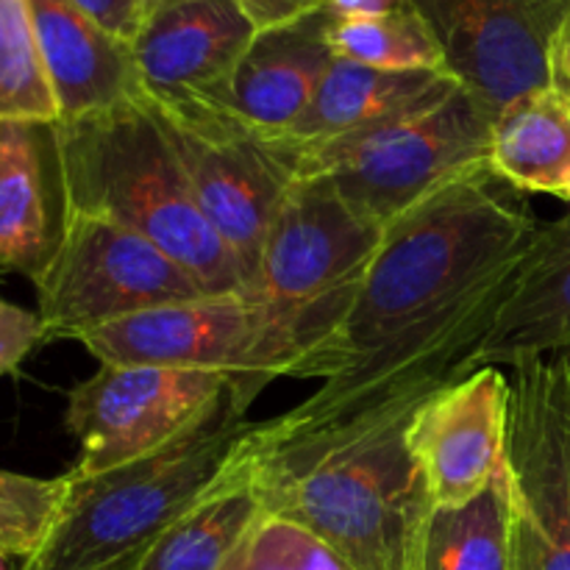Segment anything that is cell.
<instances>
[{"label":"cell","mask_w":570,"mask_h":570,"mask_svg":"<svg viewBox=\"0 0 570 570\" xmlns=\"http://www.w3.org/2000/svg\"><path fill=\"white\" fill-rule=\"evenodd\" d=\"M538 228L523 193L490 167L399 217L323 362L321 387L284 415L250 423L248 451L317 438L476 371Z\"/></svg>","instance_id":"6da1fadb"},{"label":"cell","mask_w":570,"mask_h":570,"mask_svg":"<svg viewBox=\"0 0 570 570\" xmlns=\"http://www.w3.org/2000/svg\"><path fill=\"white\" fill-rule=\"evenodd\" d=\"M429 395L265 454L245 434L239 451L267 515L309 529L354 570H415L434 501L406 432Z\"/></svg>","instance_id":"7a4b0ae2"},{"label":"cell","mask_w":570,"mask_h":570,"mask_svg":"<svg viewBox=\"0 0 570 570\" xmlns=\"http://www.w3.org/2000/svg\"><path fill=\"white\" fill-rule=\"evenodd\" d=\"M67 212L120 223L187 267L212 295H250L228 245L200 215L148 100L56 120Z\"/></svg>","instance_id":"3957f363"},{"label":"cell","mask_w":570,"mask_h":570,"mask_svg":"<svg viewBox=\"0 0 570 570\" xmlns=\"http://www.w3.org/2000/svg\"><path fill=\"white\" fill-rule=\"evenodd\" d=\"M248 429L245 417L226 412L145 460L95 476L67 471L65 510L20 570H131L220 482Z\"/></svg>","instance_id":"277c9868"},{"label":"cell","mask_w":570,"mask_h":570,"mask_svg":"<svg viewBox=\"0 0 570 570\" xmlns=\"http://www.w3.org/2000/svg\"><path fill=\"white\" fill-rule=\"evenodd\" d=\"M384 228L351 209L323 176H301L273 220L256 267L259 298L295 351L289 379H321L360 295Z\"/></svg>","instance_id":"5b68a950"},{"label":"cell","mask_w":570,"mask_h":570,"mask_svg":"<svg viewBox=\"0 0 570 570\" xmlns=\"http://www.w3.org/2000/svg\"><path fill=\"white\" fill-rule=\"evenodd\" d=\"M488 111L456 87L449 98L298 154V178L323 176L376 226H393L456 178L490 167Z\"/></svg>","instance_id":"8992f818"},{"label":"cell","mask_w":570,"mask_h":570,"mask_svg":"<svg viewBox=\"0 0 570 570\" xmlns=\"http://www.w3.org/2000/svg\"><path fill=\"white\" fill-rule=\"evenodd\" d=\"M100 365H156L220 373L232 382L239 417L276 379H289L295 351L254 295H204L156 306L83 334Z\"/></svg>","instance_id":"52a82bcc"},{"label":"cell","mask_w":570,"mask_h":570,"mask_svg":"<svg viewBox=\"0 0 570 570\" xmlns=\"http://www.w3.org/2000/svg\"><path fill=\"white\" fill-rule=\"evenodd\" d=\"M148 100V98H145ZM176 150L200 215L237 256L254 295L256 267L278 209L298 181V159L204 100H148Z\"/></svg>","instance_id":"ba28073f"},{"label":"cell","mask_w":570,"mask_h":570,"mask_svg":"<svg viewBox=\"0 0 570 570\" xmlns=\"http://www.w3.org/2000/svg\"><path fill=\"white\" fill-rule=\"evenodd\" d=\"M33 287L45 343L81 340L106 323L212 295L154 243L83 212H67L59 248Z\"/></svg>","instance_id":"9c48e42d"},{"label":"cell","mask_w":570,"mask_h":570,"mask_svg":"<svg viewBox=\"0 0 570 570\" xmlns=\"http://www.w3.org/2000/svg\"><path fill=\"white\" fill-rule=\"evenodd\" d=\"M507 367L512 570H570V356H534Z\"/></svg>","instance_id":"30bf717a"},{"label":"cell","mask_w":570,"mask_h":570,"mask_svg":"<svg viewBox=\"0 0 570 570\" xmlns=\"http://www.w3.org/2000/svg\"><path fill=\"white\" fill-rule=\"evenodd\" d=\"M232 395L220 373L100 365L67 395L65 426L81 451L70 471L95 476L159 454L234 412Z\"/></svg>","instance_id":"8fae6325"},{"label":"cell","mask_w":570,"mask_h":570,"mask_svg":"<svg viewBox=\"0 0 570 570\" xmlns=\"http://www.w3.org/2000/svg\"><path fill=\"white\" fill-rule=\"evenodd\" d=\"M429 22L445 72L493 120L518 98L549 89V59L570 0H410Z\"/></svg>","instance_id":"7c38bea8"},{"label":"cell","mask_w":570,"mask_h":570,"mask_svg":"<svg viewBox=\"0 0 570 570\" xmlns=\"http://www.w3.org/2000/svg\"><path fill=\"white\" fill-rule=\"evenodd\" d=\"M507 417L510 376L495 365L476 367L417 406L406 440L434 510L471 504L501 476Z\"/></svg>","instance_id":"4fadbf2b"},{"label":"cell","mask_w":570,"mask_h":570,"mask_svg":"<svg viewBox=\"0 0 570 570\" xmlns=\"http://www.w3.org/2000/svg\"><path fill=\"white\" fill-rule=\"evenodd\" d=\"M254 37L234 0H181L156 11L131 45L145 98L215 104Z\"/></svg>","instance_id":"5bb4252c"},{"label":"cell","mask_w":570,"mask_h":570,"mask_svg":"<svg viewBox=\"0 0 570 570\" xmlns=\"http://www.w3.org/2000/svg\"><path fill=\"white\" fill-rule=\"evenodd\" d=\"M65 226L56 122L0 120V267L37 282Z\"/></svg>","instance_id":"9a60e30c"},{"label":"cell","mask_w":570,"mask_h":570,"mask_svg":"<svg viewBox=\"0 0 570 570\" xmlns=\"http://www.w3.org/2000/svg\"><path fill=\"white\" fill-rule=\"evenodd\" d=\"M326 9L287 26L256 31L215 106L262 137L278 139L304 117L337 56L328 45Z\"/></svg>","instance_id":"2e32d148"},{"label":"cell","mask_w":570,"mask_h":570,"mask_svg":"<svg viewBox=\"0 0 570 570\" xmlns=\"http://www.w3.org/2000/svg\"><path fill=\"white\" fill-rule=\"evenodd\" d=\"M31 17L59 122L145 98L131 45L104 31L70 0H31Z\"/></svg>","instance_id":"e0dca14e"},{"label":"cell","mask_w":570,"mask_h":570,"mask_svg":"<svg viewBox=\"0 0 570 570\" xmlns=\"http://www.w3.org/2000/svg\"><path fill=\"white\" fill-rule=\"evenodd\" d=\"M562 354L570 356V212L538 228L476 367Z\"/></svg>","instance_id":"ac0fdd59"},{"label":"cell","mask_w":570,"mask_h":570,"mask_svg":"<svg viewBox=\"0 0 570 570\" xmlns=\"http://www.w3.org/2000/svg\"><path fill=\"white\" fill-rule=\"evenodd\" d=\"M460 83L445 70L390 72L334 59L309 109L278 142L295 156L334 139L384 126L449 98Z\"/></svg>","instance_id":"d6986e66"},{"label":"cell","mask_w":570,"mask_h":570,"mask_svg":"<svg viewBox=\"0 0 570 570\" xmlns=\"http://www.w3.org/2000/svg\"><path fill=\"white\" fill-rule=\"evenodd\" d=\"M245 440V438H243ZM243 449V443H239ZM237 449L220 482L189 507L131 570H223L256 527L265 507Z\"/></svg>","instance_id":"ffe728a7"},{"label":"cell","mask_w":570,"mask_h":570,"mask_svg":"<svg viewBox=\"0 0 570 570\" xmlns=\"http://www.w3.org/2000/svg\"><path fill=\"white\" fill-rule=\"evenodd\" d=\"M490 170L523 195H566L570 187V106L554 89L523 95L493 117Z\"/></svg>","instance_id":"44dd1931"},{"label":"cell","mask_w":570,"mask_h":570,"mask_svg":"<svg viewBox=\"0 0 570 570\" xmlns=\"http://www.w3.org/2000/svg\"><path fill=\"white\" fill-rule=\"evenodd\" d=\"M415 570H512L504 471L471 504L434 510Z\"/></svg>","instance_id":"7402d4cb"},{"label":"cell","mask_w":570,"mask_h":570,"mask_svg":"<svg viewBox=\"0 0 570 570\" xmlns=\"http://www.w3.org/2000/svg\"><path fill=\"white\" fill-rule=\"evenodd\" d=\"M328 45L337 59L390 72L445 70L443 50L429 22L410 0L379 17L328 22Z\"/></svg>","instance_id":"603a6c76"},{"label":"cell","mask_w":570,"mask_h":570,"mask_svg":"<svg viewBox=\"0 0 570 570\" xmlns=\"http://www.w3.org/2000/svg\"><path fill=\"white\" fill-rule=\"evenodd\" d=\"M0 120H59L39 59L31 0H0Z\"/></svg>","instance_id":"cb8c5ba5"},{"label":"cell","mask_w":570,"mask_h":570,"mask_svg":"<svg viewBox=\"0 0 570 570\" xmlns=\"http://www.w3.org/2000/svg\"><path fill=\"white\" fill-rule=\"evenodd\" d=\"M70 495V476L39 479L26 473L0 471V557L26 562L53 523L59 521Z\"/></svg>","instance_id":"d4e9b609"},{"label":"cell","mask_w":570,"mask_h":570,"mask_svg":"<svg viewBox=\"0 0 570 570\" xmlns=\"http://www.w3.org/2000/svg\"><path fill=\"white\" fill-rule=\"evenodd\" d=\"M223 570H354L328 543L298 523L262 515Z\"/></svg>","instance_id":"484cf974"},{"label":"cell","mask_w":570,"mask_h":570,"mask_svg":"<svg viewBox=\"0 0 570 570\" xmlns=\"http://www.w3.org/2000/svg\"><path fill=\"white\" fill-rule=\"evenodd\" d=\"M39 343H45V332L37 312L0 298V376L14 371Z\"/></svg>","instance_id":"4316f807"},{"label":"cell","mask_w":570,"mask_h":570,"mask_svg":"<svg viewBox=\"0 0 570 570\" xmlns=\"http://www.w3.org/2000/svg\"><path fill=\"white\" fill-rule=\"evenodd\" d=\"M70 3L126 45H134L148 20L139 0H70Z\"/></svg>","instance_id":"83f0119b"},{"label":"cell","mask_w":570,"mask_h":570,"mask_svg":"<svg viewBox=\"0 0 570 570\" xmlns=\"http://www.w3.org/2000/svg\"><path fill=\"white\" fill-rule=\"evenodd\" d=\"M256 26V31H267V28L287 26V22L309 17L315 11L326 9V0H234Z\"/></svg>","instance_id":"f1b7e54d"},{"label":"cell","mask_w":570,"mask_h":570,"mask_svg":"<svg viewBox=\"0 0 570 570\" xmlns=\"http://www.w3.org/2000/svg\"><path fill=\"white\" fill-rule=\"evenodd\" d=\"M549 87L570 106V14L557 31L549 59Z\"/></svg>","instance_id":"f546056e"},{"label":"cell","mask_w":570,"mask_h":570,"mask_svg":"<svg viewBox=\"0 0 570 570\" xmlns=\"http://www.w3.org/2000/svg\"><path fill=\"white\" fill-rule=\"evenodd\" d=\"M404 0H326V11L337 20H356V17H379L399 9Z\"/></svg>","instance_id":"4dcf8cb0"},{"label":"cell","mask_w":570,"mask_h":570,"mask_svg":"<svg viewBox=\"0 0 570 570\" xmlns=\"http://www.w3.org/2000/svg\"><path fill=\"white\" fill-rule=\"evenodd\" d=\"M139 3H142V9H145V14H156V11H161V9H170V6H176V3H181V0H139Z\"/></svg>","instance_id":"1f68e13d"},{"label":"cell","mask_w":570,"mask_h":570,"mask_svg":"<svg viewBox=\"0 0 570 570\" xmlns=\"http://www.w3.org/2000/svg\"><path fill=\"white\" fill-rule=\"evenodd\" d=\"M562 200H568V204H570V187L566 189V195H562Z\"/></svg>","instance_id":"d6a6232c"},{"label":"cell","mask_w":570,"mask_h":570,"mask_svg":"<svg viewBox=\"0 0 570 570\" xmlns=\"http://www.w3.org/2000/svg\"><path fill=\"white\" fill-rule=\"evenodd\" d=\"M0 570H6V566H3V557H0Z\"/></svg>","instance_id":"836d02e7"}]
</instances>
